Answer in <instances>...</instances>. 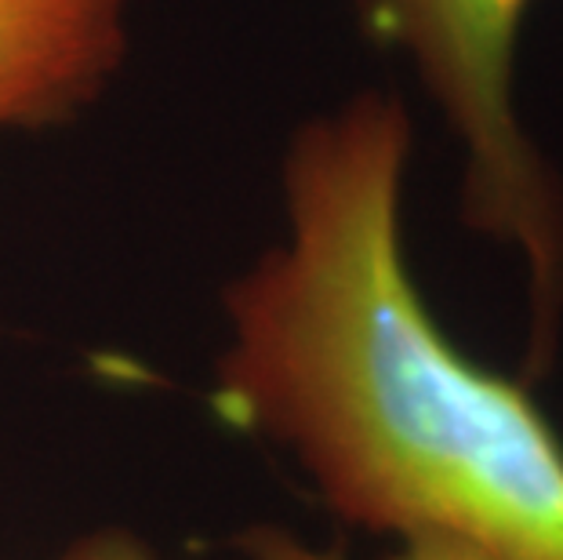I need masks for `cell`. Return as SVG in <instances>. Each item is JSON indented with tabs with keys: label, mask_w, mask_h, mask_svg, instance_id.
<instances>
[{
	"label": "cell",
	"mask_w": 563,
	"mask_h": 560,
	"mask_svg": "<svg viewBox=\"0 0 563 560\" xmlns=\"http://www.w3.org/2000/svg\"><path fill=\"white\" fill-rule=\"evenodd\" d=\"M411 117L361 91L295 131L284 244L225 288L211 404L284 451L345 528L563 560V437L527 378L429 309L404 248Z\"/></svg>",
	"instance_id": "6da1fadb"
},
{
	"label": "cell",
	"mask_w": 563,
	"mask_h": 560,
	"mask_svg": "<svg viewBox=\"0 0 563 560\" xmlns=\"http://www.w3.org/2000/svg\"><path fill=\"white\" fill-rule=\"evenodd\" d=\"M55 560H161V553L139 531L106 524L99 531L74 539Z\"/></svg>",
	"instance_id": "5b68a950"
},
{
	"label": "cell",
	"mask_w": 563,
	"mask_h": 560,
	"mask_svg": "<svg viewBox=\"0 0 563 560\" xmlns=\"http://www.w3.org/2000/svg\"><path fill=\"white\" fill-rule=\"evenodd\" d=\"M236 550L247 560H345L339 550H320L298 535L273 528V524H255L244 535H236ZM382 560H495L490 553L476 550L470 542L443 539V535H411L397 539V546Z\"/></svg>",
	"instance_id": "277c9868"
},
{
	"label": "cell",
	"mask_w": 563,
	"mask_h": 560,
	"mask_svg": "<svg viewBox=\"0 0 563 560\" xmlns=\"http://www.w3.org/2000/svg\"><path fill=\"white\" fill-rule=\"evenodd\" d=\"M128 0H0V128L69 121L124 58Z\"/></svg>",
	"instance_id": "3957f363"
},
{
	"label": "cell",
	"mask_w": 563,
	"mask_h": 560,
	"mask_svg": "<svg viewBox=\"0 0 563 560\" xmlns=\"http://www.w3.org/2000/svg\"><path fill=\"white\" fill-rule=\"evenodd\" d=\"M534 0H356L375 41L415 66L462 153V222L523 262V378L563 342V175L527 128L517 58Z\"/></svg>",
	"instance_id": "7a4b0ae2"
}]
</instances>
